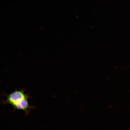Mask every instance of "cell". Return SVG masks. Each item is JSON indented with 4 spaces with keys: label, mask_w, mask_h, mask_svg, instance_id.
Listing matches in <instances>:
<instances>
[{
    "label": "cell",
    "mask_w": 130,
    "mask_h": 130,
    "mask_svg": "<svg viewBox=\"0 0 130 130\" xmlns=\"http://www.w3.org/2000/svg\"><path fill=\"white\" fill-rule=\"evenodd\" d=\"M25 89L20 90H16L10 94L5 95L6 100H2L1 103L4 105L7 104H11L13 108V111L16 110L24 111L25 115H28L31 109L34 108L35 106L29 105L28 99L30 97L28 94L24 92Z\"/></svg>",
    "instance_id": "1"
}]
</instances>
